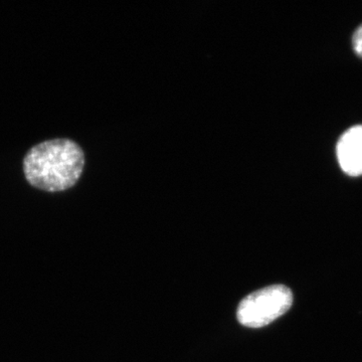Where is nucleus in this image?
Instances as JSON below:
<instances>
[{"mask_svg": "<svg viewBox=\"0 0 362 362\" xmlns=\"http://www.w3.org/2000/svg\"><path fill=\"white\" fill-rule=\"evenodd\" d=\"M85 156L70 139L49 140L35 145L23 159V173L32 187L47 192L70 189L80 180Z\"/></svg>", "mask_w": 362, "mask_h": 362, "instance_id": "obj_1", "label": "nucleus"}, {"mask_svg": "<svg viewBox=\"0 0 362 362\" xmlns=\"http://www.w3.org/2000/svg\"><path fill=\"white\" fill-rule=\"evenodd\" d=\"M293 294L284 285H273L252 293L238 307V321L249 328H262L291 308Z\"/></svg>", "mask_w": 362, "mask_h": 362, "instance_id": "obj_2", "label": "nucleus"}, {"mask_svg": "<svg viewBox=\"0 0 362 362\" xmlns=\"http://www.w3.org/2000/svg\"><path fill=\"white\" fill-rule=\"evenodd\" d=\"M340 168L350 176L362 175V125L350 128L337 143Z\"/></svg>", "mask_w": 362, "mask_h": 362, "instance_id": "obj_3", "label": "nucleus"}, {"mask_svg": "<svg viewBox=\"0 0 362 362\" xmlns=\"http://www.w3.org/2000/svg\"><path fill=\"white\" fill-rule=\"evenodd\" d=\"M352 45H354V49L357 56L362 58V25L354 33Z\"/></svg>", "mask_w": 362, "mask_h": 362, "instance_id": "obj_4", "label": "nucleus"}]
</instances>
